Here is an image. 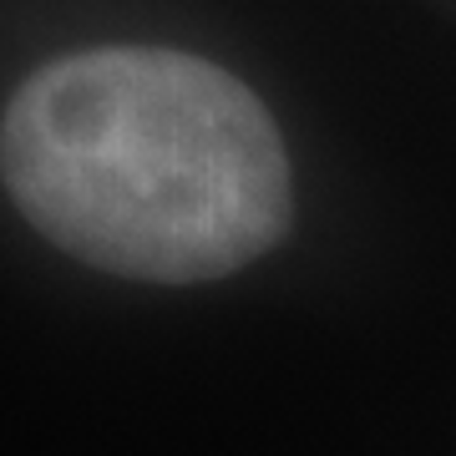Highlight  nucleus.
Returning <instances> with one entry per match:
<instances>
[{
	"mask_svg": "<svg viewBox=\"0 0 456 456\" xmlns=\"http://www.w3.org/2000/svg\"><path fill=\"white\" fill-rule=\"evenodd\" d=\"M0 173L51 244L152 284L233 274L289 224V163L259 97L158 46L36 71L0 122Z\"/></svg>",
	"mask_w": 456,
	"mask_h": 456,
	"instance_id": "f257e3e1",
	"label": "nucleus"
}]
</instances>
